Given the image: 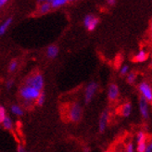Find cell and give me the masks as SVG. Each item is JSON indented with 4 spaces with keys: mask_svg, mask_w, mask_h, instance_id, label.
<instances>
[{
    "mask_svg": "<svg viewBox=\"0 0 152 152\" xmlns=\"http://www.w3.org/2000/svg\"><path fill=\"white\" fill-rule=\"evenodd\" d=\"M20 96L21 97V99H23V102H31L34 103V101H36L38 96H40L41 92H39L38 90L23 85L20 88Z\"/></svg>",
    "mask_w": 152,
    "mask_h": 152,
    "instance_id": "cell-1",
    "label": "cell"
},
{
    "mask_svg": "<svg viewBox=\"0 0 152 152\" xmlns=\"http://www.w3.org/2000/svg\"><path fill=\"white\" fill-rule=\"evenodd\" d=\"M24 85L31 86L36 90H38L39 92H42L44 85H45V80H44V76L40 72H35L33 73L26 78L24 81Z\"/></svg>",
    "mask_w": 152,
    "mask_h": 152,
    "instance_id": "cell-2",
    "label": "cell"
},
{
    "mask_svg": "<svg viewBox=\"0 0 152 152\" xmlns=\"http://www.w3.org/2000/svg\"><path fill=\"white\" fill-rule=\"evenodd\" d=\"M68 116H69V119L72 123H78V121H80L83 116V108L81 104L78 102L72 103L69 108Z\"/></svg>",
    "mask_w": 152,
    "mask_h": 152,
    "instance_id": "cell-3",
    "label": "cell"
},
{
    "mask_svg": "<svg viewBox=\"0 0 152 152\" xmlns=\"http://www.w3.org/2000/svg\"><path fill=\"white\" fill-rule=\"evenodd\" d=\"M99 23V19L92 14H88L83 19V25L89 32H93Z\"/></svg>",
    "mask_w": 152,
    "mask_h": 152,
    "instance_id": "cell-4",
    "label": "cell"
},
{
    "mask_svg": "<svg viewBox=\"0 0 152 152\" xmlns=\"http://www.w3.org/2000/svg\"><path fill=\"white\" fill-rule=\"evenodd\" d=\"M98 88V85L95 82H91L89 83L86 88V91H85V103L86 104H88L91 102V100L93 99V97L96 92V90Z\"/></svg>",
    "mask_w": 152,
    "mask_h": 152,
    "instance_id": "cell-5",
    "label": "cell"
},
{
    "mask_svg": "<svg viewBox=\"0 0 152 152\" xmlns=\"http://www.w3.org/2000/svg\"><path fill=\"white\" fill-rule=\"evenodd\" d=\"M139 91L142 95V97L148 101H152V88L148 83L143 82L139 85Z\"/></svg>",
    "mask_w": 152,
    "mask_h": 152,
    "instance_id": "cell-6",
    "label": "cell"
},
{
    "mask_svg": "<svg viewBox=\"0 0 152 152\" xmlns=\"http://www.w3.org/2000/svg\"><path fill=\"white\" fill-rule=\"evenodd\" d=\"M109 117H110L109 110H103L100 117H99V121H98V129H99L100 133H103L105 131L106 127H107L108 121H109Z\"/></svg>",
    "mask_w": 152,
    "mask_h": 152,
    "instance_id": "cell-7",
    "label": "cell"
},
{
    "mask_svg": "<svg viewBox=\"0 0 152 152\" xmlns=\"http://www.w3.org/2000/svg\"><path fill=\"white\" fill-rule=\"evenodd\" d=\"M139 109H140L142 117L144 119H148V101L142 96L140 97V100H139Z\"/></svg>",
    "mask_w": 152,
    "mask_h": 152,
    "instance_id": "cell-8",
    "label": "cell"
},
{
    "mask_svg": "<svg viewBox=\"0 0 152 152\" xmlns=\"http://www.w3.org/2000/svg\"><path fill=\"white\" fill-rule=\"evenodd\" d=\"M118 96H119V87L117 86V85H115V83H111L109 87V90H108L109 99L113 101V100L117 99Z\"/></svg>",
    "mask_w": 152,
    "mask_h": 152,
    "instance_id": "cell-9",
    "label": "cell"
},
{
    "mask_svg": "<svg viewBox=\"0 0 152 152\" xmlns=\"http://www.w3.org/2000/svg\"><path fill=\"white\" fill-rule=\"evenodd\" d=\"M51 10V5L49 3V1H44L41 4H39L38 6V9H37V12L38 14L40 15H45L48 13Z\"/></svg>",
    "mask_w": 152,
    "mask_h": 152,
    "instance_id": "cell-10",
    "label": "cell"
},
{
    "mask_svg": "<svg viewBox=\"0 0 152 152\" xmlns=\"http://www.w3.org/2000/svg\"><path fill=\"white\" fill-rule=\"evenodd\" d=\"M58 52H59V49H58V48L57 47V45H51L47 48V57L48 58L53 59V58H55L58 57Z\"/></svg>",
    "mask_w": 152,
    "mask_h": 152,
    "instance_id": "cell-11",
    "label": "cell"
},
{
    "mask_svg": "<svg viewBox=\"0 0 152 152\" xmlns=\"http://www.w3.org/2000/svg\"><path fill=\"white\" fill-rule=\"evenodd\" d=\"M131 111H132V104L129 102H126L121 106V115L123 117H129L131 114Z\"/></svg>",
    "mask_w": 152,
    "mask_h": 152,
    "instance_id": "cell-12",
    "label": "cell"
},
{
    "mask_svg": "<svg viewBox=\"0 0 152 152\" xmlns=\"http://www.w3.org/2000/svg\"><path fill=\"white\" fill-rule=\"evenodd\" d=\"M12 21H13V18L12 17H10V18H7L3 22V23L0 24V36H2V35H4L6 34L7 30L9 29V27L12 23Z\"/></svg>",
    "mask_w": 152,
    "mask_h": 152,
    "instance_id": "cell-13",
    "label": "cell"
},
{
    "mask_svg": "<svg viewBox=\"0 0 152 152\" xmlns=\"http://www.w3.org/2000/svg\"><path fill=\"white\" fill-rule=\"evenodd\" d=\"M134 61L136 62H144L148 59V53L144 50H140L134 57Z\"/></svg>",
    "mask_w": 152,
    "mask_h": 152,
    "instance_id": "cell-14",
    "label": "cell"
},
{
    "mask_svg": "<svg viewBox=\"0 0 152 152\" xmlns=\"http://www.w3.org/2000/svg\"><path fill=\"white\" fill-rule=\"evenodd\" d=\"M10 111L12 114H14V115H16V116H23V114H24L23 110L21 109L20 105H17V104H13L11 106Z\"/></svg>",
    "mask_w": 152,
    "mask_h": 152,
    "instance_id": "cell-15",
    "label": "cell"
},
{
    "mask_svg": "<svg viewBox=\"0 0 152 152\" xmlns=\"http://www.w3.org/2000/svg\"><path fill=\"white\" fill-rule=\"evenodd\" d=\"M49 3L51 5V9H58L67 5L69 2L67 0H50Z\"/></svg>",
    "mask_w": 152,
    "mask_h": 152,
    "instance_id": "cell-16",
    "label": "cell"
},
{
    "mask_svg": "<svg viewBox=\"0 0 152 152\" xmlns=\"http://www.w3.org/2000/svg\"><path fill=\"white\" fill-rule=\"evenodd\" d=\"M2 126L7 130H11L13 127V121L10 116H6L4 121H2Z\"/></svg>",
    "mask_w": 152,
    "mask_h": 152,
    "instance_id": "cell-17",
    "label": "cell"
},
{
    "mask_svg": "<svg viewBox=\"0 0 152 152\" xmlns=\"http://www.w3.org/2000/svg\"><path fill=\"white\" fill-rule=\"evenodd\" d=\"M136 141H137V144L146 143V134L142 131L138 132L137 136H136Z\"/></svg>",
    "mask_w": 152,
    "mask_h": 152,
    "instance_id": "cell-18",
    "label": "cell"
},
{
    "mask_svg": "<svg viewBox=\"0 0 152 152\" xmlns=\"http://www.w3.org/2000/svg\"><path fill=\"white\" fill-rule=\"evenodd\" d=\"M36 104L38 105V106H43L44 104H45V94L44 93V92H41V94H40V96H38V98L36 99Z\"/></svg>",
    "mask_w": 152,
    "mask_h": 152,
    "instance_id": "cell-19",
    "label": "cell"
},
{
    "mask_svg": "<svg viewBox=\"0 0 152 152\" xmlns=\"http://www.w3.org/2000/svg\"><path fill=\"white\" fill-rule=\"evenodd\" d=\"M17 68H18V61H17V60L16 59L11 60V62L9 65V72H15L17 70Z\"/></svg>",
    "mask_w": 152,
    "mask_h": 152,
    "instance_id": "cell-20",
    "label": "cell"
},
{
    "mask_svg": "<svg viewBox=\"0 0 152 152\" xmlns=\"http://www.w3.org/2000/svg\"><path fill=\"white\" fill-rule=\"evenodd\" d=\"M7 116V112H6V109L4 106L0 105V124H2V121H4V119Z\"/></svg>",
    "mask_w": 152,
    "mask_h": 152,
    "instance_id": "cell-21",
    "label": "cell"
},
{
    "mask_svg": "<svg viewBox=\"0 0 152 152\" xmlns=\"http://www.w3.org/2000/svg\"><path fill=\"white\" fill-rule=\"evenodd\" d=\"M135 79H136L135 73H134V72L128 73V75H127V81H128L129 83H134L135 82Z\"/></svg>",
    "mask_w": 152,
    "mask_h": 152,
    "instance_id": "cell-22",
    "label": "cell"
},
{
    "mask_svg": "<svg viewBox=\"0 0 152 152\" xmlns=\"http://www.w3.org/2000/svg\"><path fill=\"white\" fill-rule=\"evenodd\" d=\"M146 148H147V144L146 143L137 144V148H136V149H137L138 152H145Z\"/></svg>",
    "mask_w": 152,
    "mask_h": 152,
    "instance_id": "cell-23",
    "label": "cell"
},
{
    "mask_svg": "<svg viewBox=\"0 0 152 152\" xmlns=\"http://www.w3.org/2000/svg\"><path fill=\"white\" fill-rule=\"evenodd\" d=\"M14 86V80L13 79H9L7 82H6V88L7 89H11L12 86Z\"/></svg>",
    "mask_w": 152,
    "mask_h": 152,
    "instance_id": "cell-24",
    "label": "cell"
},
{
    "mask_svg": "<svg viewBox=\"0 0 152 152\" xmlns=\"http://www.w3.org/2000/svg\"><path fill=\"white\" fill-rule=\"evenodd\" d=\"M128 71H129V67L127 65H124L121 68L120 73H121V75H126L128 73Z\"/></svg>",
    "mask_w": 152,
    "mask_h": 152,
    "instance_id": "cell-25",
    "label": "cell"
},
{
    "mask_svg": "<svg viewBox=\"0 0 152 152\" xmlns=\"http://www.w3.org/2000/svg\"><path fill=\"white\" fill-rule=\"evenodd\" d=\"M126 152H134V148L132 143H129L126 147Z\"/></svg>",
    "mask_w": 152,
    "mask_h": 152,
    "instance_id": "cell-26",
    "label": "cell"
},
{
    "mask_svg": "<svg viewBox=\"0 0 152 152\" xmlns=\"http://www.w3.org/2000/svg\"><path fill=\"white\" fill-rule=\"evenodd\" d=\"M17 152H30V151H28L24 147L19 146V147H18V148H17Z\"/></svg>",
    "mask_w": 152,
    "mask_h": 152,
    "instance_id": "cell-27",
    "label": "cell"
},
{
    "mask_svg": "<svg viewBox=\"0 0 152 152\" xmlns=\"http://www.w3.org/2000/svg\"><path fill=\"white\" fill-rule=\"evenodd\" d=\"M145 152H152V142H150L147 146V148H146Z\"/></svg>",
    "mask_w": 152,
    "mask_h": 152,
    "instance_id": "cell-28",
    "label": "cell"
},
{
    "mask_svg": "<svg viewBox=\"0 0 152 152\" xmlns=\"http://www.w3.org/2000/svg\"><path fill=\"white\" fill-rule=\"evenodd\" d=\"M7 4V0H0V9L3 7L4 6H6Z\"/></svg>",
    "mask_w": 152,
    "mask_h": 152,
    "instance_id": "cell-29",
    "label": "cell"
},
{
    "mask_svg": "<svg viewBox=\"0 0 152 152\" xmlns=\"http://www.w3.org/2000/svg\"><path fill=\"white\" fill-rule=\"evenodd\" d=\"M108 4L110 5V6H114L116 4V1H114V0H109L108 1Z\"/></svg>",
    "mask_w": 152,
    "mask_h": 152,
    "instance_id": "cell-30",
    "label": "cell"
},
{
    "mask_svg": "<svg viewBox=\"0 0 152 152\" xmlns=\"http://www.w3.org/2000/svg\"><path fill=\"white\" fill-rule=\"evenodd\" d=\"M90 148L89 147H85L83 148V152H90Z\"/></svg>",
    "mask_w": 152,
    "mask_h": 152,
    "instance_id": "cell-31",
    "label": "cell"
},
{
    "mask_svg": "<svg viewBox=\"0 0 152 152\" xmlns=\"http://www.w3.org/2000/svg\"><path fill=\"white\" fill-rule=\"evenodd\" d=\"M150 27H151V33H152V21H151V26Z\"/></svg>",
    "mask_w": 152,
    "mask_h": 152,
    "instance_id": "cell-32",
    "label": "cell"
},
{
    "mask_svg": "<svg viewBox=\"0 0 152 152\" xmlns=\"http://www.w3.org/2000/svg\"><path fill=\"white\" fill-rule=\"evenodd\" d=\"M105 152H110V151H109V150H108V151H105Z\"/></svg>",
    "mask_w": 152,
    "mask_h": 152,
    "instance_id": "cell-33",
    "label": "cell"
},
{
    "mask_svg": "<svg viewBox=\"0 0 152 152\" xmlns=\"http://www.w3.org/2000/svg\"><path fill=\"white\" fill-rule=\"evenodd\" d=\"M151 38H152V33H151Z\"/></svg>",
    "mask_w": 152,
    "mask_h": 152,
    "instance_id": "cell-34",
    "label": "cell"
},
{
    "mask_svg": "<svg viewBox=\"0 0 152 152\" xmlns=\"http://www.w3.org/2000/svg\"><path fill=\"white\" fill-rule=\"evenodd\" d=\"M0 128H1V126H0Z\"/></svg>",
    "mask_w": 152,
    "mask_h": 152,
    "instance_id": "cell-35",
    "label": "cell"
}]
</instances>
